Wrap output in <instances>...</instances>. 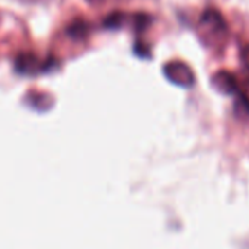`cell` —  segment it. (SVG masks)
Wrapping results in <instances>:
<instances>
[{
    "label": "cell",
    "instance_id": "obj_3",
    "mask_svg": "<svg viewBox=\"0 0 249 249\" xmlns=\"http://www.w3.org/2000/svg\"><path fill=\"white\" fill-rule=\"evenodd\" d=\"M15 67L22 74H35L38 70H44V67L38 61L36 55H34L31 53L18 55V58L15 61Z\"/></svg>",
    "mask_w": 249,
    "mask_h": 249
},
{
    "label": "cell",
    "instance_id": "obj_6",
    "mask_svg": "<svg viewBox=\"0 0 249 249\" xmlns=\"http://www.w3.org/2000/svg\"><path fill=\"white\" fill-rule=\"evenodd\" d=\"M124 19L125 16L120 12H115V13H111L105 20H104V26L107 28H111V29H115V28H121L123 23H124Z\"/></svg>",
    "mask_w": 249,
    "mask_h": 249
},
{
    "label": "cell",
    "instance_id": "obj_4",
    "mask_svg": "<svg viewBox=\"0 0 249 249\" xmlns=\"http://www.w3.org/2000/svg\"><path fill=\"white\" fill-rule=\"evenodd\" d=\"M213 85L217 90L223 93H233L239 89L238 80L232 73L228 71H220L213 77Z\"/></svg>",
    "mask_w": 249,
    "mask_h": 249
},
{
    "label": "cell",
    "instance_id": "obj_7",
    "mask_svg": "<svg viewBox=\"0 0 249 249\" xmlns=\"http://www.w3.org/2000/svg\"><path fill=\"white\" fill-rule=\"evenodd\" d=\"M238 90H241V104L249 109V80L242 86V89Z\"/></svg>",
    "mask_w": 249,
    "mask_h": 249
},
{
    "label": "cell",
    "instance_id": "obj_8",
    "mask_svg": "<svg viewBox=\"0 0 249 249\" xmlns=\"http://www.w3.org/2000/svg\"><path fill=\"white\" fill-rule=\"evenodd\" d=\"M241 58H242L244 66L249 70V44L242 48V51H241Z\"/></svg>",
    "mask_w": 249,
    "mask_h": 249
},
{
    "label": "cell",
    "instance_id": "obj_9",
    "mask_svg": "<svg viewBox=\"0 0 249 249\" xmlns=\"http://www.w3.org/2000/svg\"><path fill=\"white\" fill-rule=\"evenodd\" d=\"M89 3H93V4H96V3H101L102 0H88Z\"/></svg>",
    "mask_w": 249,
    "mask_h": 249
},
{
    "label": "cell",
    "instance_id": "obj_2",
    "mask_svg": "<svg viewBox=\"0 0 249 249\" xmlns=\"http://www.w3.org/2000/svg\"><path fill=\"white\" fill-rule=\"evenodd\" d=\"M165 74L175 85H179L184 88L194 85V73L185 63L172 61V63L166 64L165 66Z\"/></svg>",
    "mask_w": 249,
    "mask_h": 249
},
{
    "label": "cell",
    "instance_id": "obj_1",
    "mask_svg": "<svg viewBox=\"0 0 249 249\" xmlns=\"http://www.w3.org/2000/svg\"><path fill=\"white\" fill-rule=\"evenodd\" d=\"M228 25L217 10L209 9L200 19V35L210 47H220L228 39Z\"/></svg>",
    "mask_w": 249,
    "mask_h": 249
},
{
    "label": "cell",
    "instance_id": "obj_5",
    "mask_svg": "<svg viewBox=\"0 0 249 249\" xmlns=\"http://www.w3.org/2000/svg\"><path fill=\"white\" fill-rule=\"evenodd\" d=\"M89 34V25L85 20H73L67 28V35L73 39H82Z\"/></svg>",
    "mask_w": 249,
    "mask_h": 249
}]
</instances>
